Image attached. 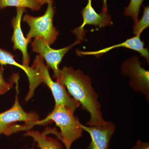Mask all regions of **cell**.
<instances>
[{"instance_id":"cell-17","label":"cell","mask_w":149,"mask_h":149,"mask_svg":"<svg viewBox=\"0 0 149 149\" xmlns=\"http://www.w3.org/2000/svg\"><path fill=\"white\" fill-rule=\"evenodd\" d=\"M3 68L2 66L0 68V95L4 94L8 92L12 87L13 83H14L17 78V76L15 75L13 82L11 81L10 83H8L6 82L3 77Z\"/></svg>"},{"instance_id":"cell-9","label":"cell","mask_w":149,"mask_h":149,"mask_svg":"<svg viewBox=\"0 0 149 149\" xmlns=\"http://www.w3.org/2000/svg\"><path fill=\"white\" fill-rule=\"evenodd\" d=\"M81 127L91 137V142L88 149H107L116 129L113 123L107 121L97 126H86L81 124Z\"/></svg>"},{"instance_id":"cell-16","label":"cell","mask_w":149,"mask_h":149,"mask_svg":"<svg viewBox=\"0 0 149 149\" xmlns=\"http://www.w3.org/2000/svg\"><path fill=\"white\" fill-rule=\"evenodd\" d=\"M149 26V7H145L143 16L140 20L135 22L133 27V33L135 35H141L142 32Z\"/></svg>"},{"instance_id":"cell-2","label":"cell","mask_w":149,"mask_h":149,"mask_svg":"<svg viewBox=\"0 0 149 149\" xmlns=\"http://www.w3.org/2000/svg\"><path fill=\"white\" fill-rule=\"evenodd\" d=\"M53 121L61 130L58 139L64 144L66 149H70L74 141L82 136L83 129L81 123L74 115V112L63 106L55 107L54 110L45 119L37 124Z\"/></svg>"},{"instance_id":"cell-1","label":"cell","mask_w":149,"mask_h":149,"mask_svg":"<svg viewBox=\"0 0 149 149\" xmlns=\"http://www.w3.org/2000/svg\"><path fill=\"white\" fill-rule=\"evenodd\" d=\"M56 81L66 88L73 98L89 113L91 118L88 125L97 126L105 122L98 101V95L93 89L89 76L79 70H74L72 68L64 67L61 70Z\"/></svg>"},{"instance_id":"cell-12","label":"cell","mask_w":149,"mask_h":149,"mask_svg":"<svg viewBox=\"0 0 149 149\" xmlns=\"http://www.w3.org/2000/svg\"><path fill=\"white\" fill-rule=\"evenodd\" d=\"M141 35H136L135 37L130 39H127L123 42L102 49L98 51H91V52H83L80 50L77 51V53L78 55H94L98 57L101 56L103 54L106 53L115 48L124 47L128 48L133 50L136 51L139 53L142 56L145 58L148 61H149V53L147 48L144 47L145 43L141 40Z\"/></svg>"},{"instance_id":"cell-10","label":"cell","mask_w":149,"mask_h":149,"mask_svg":"<svg viewBox=\"0 0 149 149\" xmlns=\"http://www.w3.org/2000/svg\"><path fill=\"white\" fill-rule=\"evenodd\" d=\"M13 55L7 51L0 49V64L6 65L7 64L15 65L21 68L27 74L29 84V93L26 98V101L28 100L33 96L35 89L43 83L42 79L40 73L36 68L33 66L19 64L14 58Z\"/></svg>"},{"instance_id":"cell-6","label":"cell","mask_w":149,"mask_h":149,"mask_svg":"<svg viewBox=\"0 0 149 149\" xmlns=\"http://www.w3.org/2000/svg\"><path fill=\"white\" fill-rule=\"evenodd\" d=\"M17 80L16 81L17 95L13 106L8 110L0 113V135H9L11 124L17 121H23L29 125H34L40 121L37 113L26 112L19 104Z\"/></svg>"},{"instance_id":"cell-8","label":"cell","mask_w":149,"mask_h":149,"mask_svg":"<svg viewBox=\"0 0 149 149\" xmlns=\"http://www.w3.org/2000/svg\"><path fill=\"white\" fill-rule=\"evenodd\" d=\"M92 0H88L85 7L82 11L83 22L80 27L72 31L77 36V40L82 41L85 38V32L84 27L86 25H94L96 27H102L113 24L111 16L108 12L102 11L101 13L96 12L92 6Z\"/></svg>"},{"instance_id":"cell-14","label":"cell","mask_w":149,"mask_h":149,"mask_svg":"<svg viewBox=\"0 0 149 149\" xmlns=\"http://www.w3.org/2000/svg\"><path fill=\"white\" fill-rule=\"evenodd\" d=\"M42 5L36 0H0V9L7 7L29 8L32 10H40Z\"/></svg>"},{"instance_id":"cell-4","label":"cell","mask_w":149,"mask_h":149,"mask_svg":"<svg viewBox=\"0 0 149 149\" xmlns=\"http://www.w3.org/2000/svg\"><path fill=\"white\" fill-rule=\"evenodd\" d=\"M44 60L42 56L40 55L37 56L32 66L39 71L43 83H45L52 91L55 101V107L63 106L74 112L80 106V104L69 95L64 86L53 80L50 76L47 67L44 63Z\"/></svg>"},{"instance_id":"cell-20","label":"cell","mask_w":149,"mask_h":149,"mask_svg":"<svg viewBox=\"0 0 149 149\" xmlns=\"http://www.w3.org/2000/svg\"><path fill=\"white\" fill-rule=\"evenodd\" d=\"M103 5L102 11L108 12L107 0H103Z\"/></svg>"},{"instance_id":"cell-3","label":"cell","mask_w":149,"mask_h":149,"mask_svg":"<svg viewBox=\"0 0 149 149\" xmlns=\"http://www.w3.org/2000/svg\"><path fill=\"white\" fill-rule=\"evenodd\" d=\"M53 3L48 4L47 10L42 16L36 17L26 14L22 18V21L26 22L30 27L26 37L29 42L32 38L40 37L50 46L56 40L59 32L53 25L55 10Z\"/></svg>"},{"instance_id":"cell-5","label":"cell","mask_w":149,"mask_h":149,"mask_svg":"<svg viewBox=\"0 0 149 149\" xmlns=\"http://www.w3.org/2000/svg\"><path fill=\"white\" fill-rule=\"evenodd\" d=\"M81 42L80 40H77L72 45L65 47L55 49L51 48L45 40L40 37H37L32 42V46L33 51L40 54L45 60L48 66L52 69L54 77L57 79L60 73L61 70L59 66L63 57L70 49Z\"/></svg>"},{"instance_id":"cell-7","label":"cell","mask_w":149,"mask_h":149,"mask_svg":"<svg viewBox=\"0 0 149 149\" xmlns=\"http://www.w3.org/2000/svg\"><path fill=\"white\" fill-rule=\"evenodd\" d=\"M123 73L130 78V85L133 90L140 92L148 99L149 72L142 67L137 59L127 61L122 67Z\"/></svg>"},{"instance_id":"cell-15","label":"cell","mask_w":149,"mask_h":149,"mask_svg":"<svg viewBox=\"0 0 149 149\" xmlns=\"http://www.w3.org/2000/svg\"><path fill=\"white\" fill-rule=\"evenodd\" d=\"M144 0H130V3L125 9L124 14L130 17L134 22H137L139 19L140 8Z\"/></svg>"},{"instance_id":"cell-13","label":"cell","mask_w":149,"mask_h":149,"mask_svg":"<svg viewBox=\"0 0 149 149\" xmlns=\"http://www.w3.org/2000/svg\"><path fill=\"white\" fill-rule=\"evenodd\" d=\"M25 135L32 137L41 149H63L61 143L58 141L47 137L44 133H41L39 131H29Z\"/></svg>"},{"instance_id":"cell-11","label":"cell","mask_w":149,"mask_h":149,"mask_svg":"<svg viewBox=\"0 0 149 149\" xmlns=\"http://www.w3.org/2000/svg\"><path fill=\"white\" fill-rule=\"evenodd\" d=\"M25 11L26 8H17L16 16L14 17L12 20V24L13 28L12 41L13 42L14 50H19L22 53V64L28 66L29 56L27 51V47L29 42L27 38L24 37L21 27L22 18Z\"/></svg>"},{"instance_id":"cell-18","label":"cell","mask_w":149,"mask_h":149,"mask_svg":"<svg viewBox=\"0 0 149 149\" xmlns=\"http://www.w3.org/2000/svg\"><path fill=\"white\" fill-rule=\"evenodd\" d=\"M131 149H149V143L139 141L136 143L135 146Z\"/></svg>"},{"instance_id":"cell-19","label":"cell","mask_w":149,"mask_h":149,"mask_svg":"<svg viewBox=\"0 0 149 149\" xmlns=\"http://www.w3.org/2000/svg\"><path fill=\"white\" fill-rule=\"evenodd\" d=\"M36 1L42 6L45 4H49L54 2V0H36Z\"/></svg>"}]
</instances>
